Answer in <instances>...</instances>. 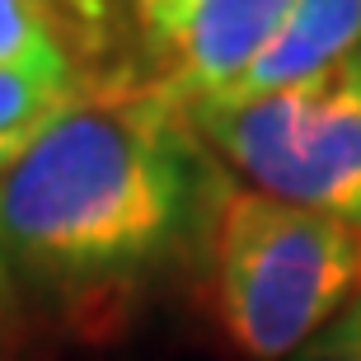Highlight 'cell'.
Masks as SVG:
<instances>
[{
  "instance_id": "6da1fadb",
  "label": "cell",
  "mask_w": 361,
  "mask_h": 361,
  "mask_svg": "<svg viewBox=\"0 0 361 361\" xmlns=\"http://www.w3.org/2000/svg\"><path fill=\"white\" fill-rule=\"evenodd\" d=\"M202 136L155 85L94 90L0 174V244L19 286L108 310L207 235L226 188L197 155Z\"/></svg>"
},
{
  "instance_id": "7a4b0ae2",
  "label": "cell",
  "mask_w": 361,
  "mask_h": 361,
  "mask_svg": "<svg viewBox=\"0 0 361 361\" xmlns=\"http://www.w3.org/2000/svg\"><path fill=\"white\" fill-rule=\"evenodd\" d=\"M207 305L240 361H286L361 295V226L226 188L207 226Z\"/></svg>"
},
{
  "instance_id": "3957f363",
  "label": "cell",
  "mask_w": 361,
  "mask_h": 361,
  "mask_svg": "<svg viewBox=\"0 0 361 361\" xmlns=\"http://www.w3.org/2000/svg\"><path fill=\"white\" fill-rule=\"evenodd\" d=\"M254 192L361 226V47L305 85L188 113Z\"/></svg>"
},
{
  "instance_id": "277c9868",
  "label": "cell",
  "mask_w": 361,
  "mask_h": 361,
  "mask_svg": "<svg viewBox=\"0 0 361 361\" xmlns=\"http://www.w3.org/2000/svg\"><path fill=\"white\" fill-rule=\"evenodd\" d=\"M291 5L295 0H192L174 38L164 42L169 66L155 90L183 113L226 99L281 33Z\"/></svg>"
},
{
  "instance_id": "5b68a950",
  "label": "cell",
  "mask_w": 361,
  "mask_h": 361,
  "mask_svg": "<svg viewBox=\"0 0 361 361\" xmlns=\"http://www.w3.org/2000/svg\"><path fill=\"white\" fill-rule=\"evenodd\" d=\"M357 47H361V0H295L281 33L268 42V52L216 104H244L258 94L305 85L324 75L329 66H338L343 56H352Z\"/></svg>"
},
{
  "instance_id": "8992f818",
  "label": "cell",
  "mask_w": 361,
  "mask_h": 361,
  "mask_svg": "<svg viewBox=\"0 0 361 361\" xmlns=\"http://www.w3.org/2000/svg\"><path fill=\"white\" fill-rule=\"evenodd\" d=\"M0 71H24V75L90 90L75 75L66 19L52 0H0Z\"/></svg>"
},
{
  "instance_id": "52a82bcc",
  "label": "cell",
  "mask_w": 361,
  "mask_h": 361,
  "mask_svg": "<svg viewBox=\"0 0 361 361\" xmlns=\"http://www.w3.org/2000/svg\"><path fill=\"white\" fill-rule=\"evenodd\" d=\"M94 90L56 85L24 71H0V141H33Z\"/></svg>"
},
{
  "instance_id": "ba28073f",
  "label": "cell",
  "mask_w": 361,
  "mask_h": 361,
  "mask_svg": "<svg viewBox=\"0 0 361 361\" xmlns=\"http://www.w3.org/2000/svg\"><path fill=\"white\" fill-rule=\"evenodd\" d=\"M0 361H33L28 300L10 268V258H5V244H0Z\"/></svg>"
},
{
  "instance_id": "9c48e42d",
  "label": "cell",
  "mask_w": 361,
  "mask_h": 361,
  "mask_svg": "<svg viewBox=\"0 0 361 361\" xmlns=\"http://www.w3.org/2000/svg\"><path fill=\"white\" fill-rule=\"evenodd\" d=\"M286 361H361V295Z\"/></svg>"
},
{
  "instance_id": "30bf717a",
  "label": "cell",
  "mask_w": 361,
  "mask_h": 361,
  "mask_svg": "<svg viewBox=\"0 0 361 361\" xmlns=\"http://www.w3.org/2000/svg\"><path fill=\"white\" fill-rule=\"evenodd\" d=\"M188 10H192V0H136V14H141V24H146V33L155 38L160 52H164V42L174 38V28L183 24Z\"/></svg>"
},
{
  "instance_id": "8fae6325",
  "label": "cell",
  "mask_w": 361,
  "mask_h": 361,
  "mask_svg": "<svg viewBox=\"0 0 361 361\" xmlns=\"http://www.w3.org/2000/svg\"><path fill=\"white\" fill-rule=\"evenodd\" d=\"M28 146H33V141H0V174H5V169H10V164L19 160Z\"/></svg>"
}]
</instances>
